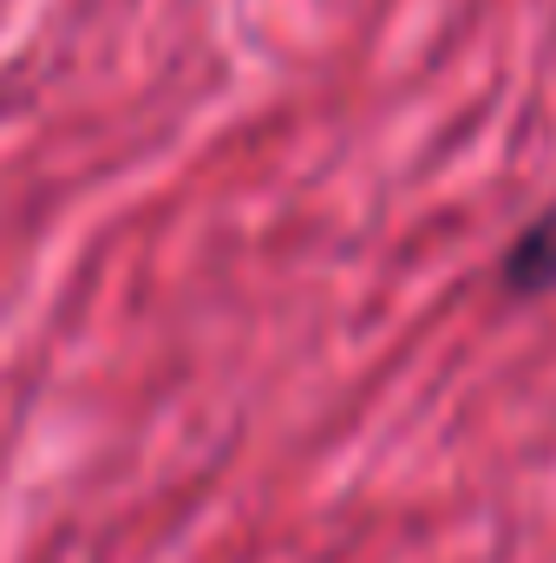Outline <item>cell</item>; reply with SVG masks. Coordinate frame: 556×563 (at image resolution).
<instances>
[{
    "instance_id": "1",
    "label": "cell",
    "mask_w": 556,
    "mask_h": 563,
    "mask_svg": "<svg viewBox=\"0 0 556 563\" xmlns=\"http://www.w3.org/2000/svg\"><path fill=\"white\" fill-rule=\"evenodd\" d=\"M504 282H511L518 295H544V288H556V210L551 217H537V223L511 243V256H504Z\"/></svg>"
}]
</instances>
